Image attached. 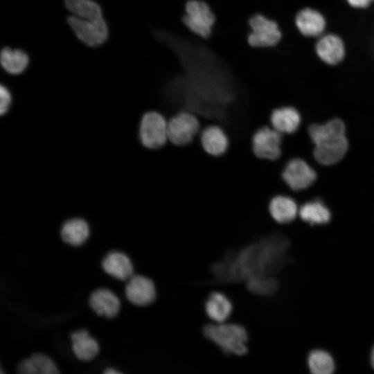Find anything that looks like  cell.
<instances>
[{
    "label": "cell",
    "instance_id": "cell-19",
    "mask_svg": "<svg viewBox=\"0 0 374 374\" xmlns=\"http://www.w3.org/2000/svg\"><path fill=\"white\" fill-rule=\"evenodd\" d=\"M105 272L122 280L132 276L133 267L129 258L124 253L114 251L108 253L102 262Z\"/></svg>",
    "mask_w": 374,
    "mask_h": 374
},
{
    "label": "cell",
    "instance_id": "cell-27",
    "mask_svg": "<svg viewBox=\"0 0 374 374\" xmlns=\"http://www.w3.org/2000/svg\"><path fill=\"white\" fill-rule=\"evenodd\" d=\"M30 359L35 364L39 373H59V371L54 362L48 356L41 353H35L31 355Z\"/></svg>",
    "mask_w": 374,
    "mask_h": 374
},
{
    "label": "cell",
    "instance_id": "cell-29",
    "mask_svg": "<svg viewBox=\"0 0 374 374\" xmlns=\"http://www.w3.org/2000/svg\"><path fill=\"white\" fill-rule=\"evenodd\" d=\"M17 372L22 374H37L39 373L35 364L31 359L22 360L17 366Z\"/></svg>",
    "mask_w": 374,
    "mask_h": 374
},
{
    "label": "cell",
    "instance_id": "cell-6",
    "mask_svg": "<svg viewBox=\"0 0 374 374\" xmlns=\"http://www.w3.org/2000/svg\"><path fill=\"white\" fill-rule=\"evenodd\" d=\"M283 134L271 125H262L251 136L252 151L258 159L276 161L283 153Z\"/></svg>",
    "mask_w": 374,
    "mask_h": 374
},
{
    "label": "cell",
    "instance_id": "cell-22",
    "mask_svg": "<svg viewBox=\"0 0 374 374\" xmlns=\"http://www.w3.org/2000/svg\"><path fill=\"white\" fill-rule=\"evenodd\" d=\"M307 367L312 374H332L337 371L333 355L323 348L311 350L307 356Z\"/></svg>",
    "mask_w": 374,
    "mask_h": 374
},
{
    "label": "cell",
    "instance_id": "cell-10",
    "mask_svg": "<svg viewBox=\"0 0 374 374\" xmlns=\"http://www.w3.org/2000/svg\"><path fill=\"white\" fill-rule=\"evenodd\" d=\"M281 178L293 190H301L311 186L317 178L315 171L304 160L290 159L284 166Z\"/></svg>",
    "mask_w": 374,
    "mask_h": 374
},
{
    "label": "cell",
    "instance_id": "cell-21",
    "mask_svg": "<svg viewBox=\"0 0 374 374\" xmlns=\"http://www.w3.org/2000/svg\"><path fill=\"white\" fill-rule=\"evenodd\" d=\"M0 61L1 66L7 73L19 75L28 68L30 60L24 50L5 46L1 51Z\"/></svg>",
    "mask_w": 374,
    "mask_h": 374
},
{
    "label": "cell",
    "instance_id": "cell-31",
    "mask_svg": "<svg viewBox=\"0 0 374 374\" xmlns=\"http://www.w3.org/2000/svg\"><path fill=\"white\" fill-rule=\"evenodd\" d=\"M369 363L371 370L374 371V345L372 346L370 351Z\"/></svg>",
    "mask_w": 374,
    "mask_h": 374
},
{
    "label": "cell",
    "instance_id": "cell-8",
    "mask_svg": "<svg viewBox=\"0 0 374 374\" xmlns=\"http://www.w3.org/2000/svg\"><path fill=\"white\" fill-rule=\"evenodd\" d=\"M66 21L77 38L87 46H99L109 37L107 22L96 24L74 15L69 16Z\"/></svg>",
    "mask_w": 374,
    "mask_h": 374
},
{
    "label": "cell",
    "instance_id": "cell-32",
    "mask_svg": "<svg viewBox=\"0 0 374 374\" xmlns=\"http://www.w3.org/2000/svg\"><path fill=\"white\" fill-rule=\"evenodd\" d=\"M104 373H106V374H118V373H121V372L114 369V368H108L107 369L105 370L104 371Z\"/></svg>",
    "mask_w": 374,
    "mask_h": 374
},
{
    "label": "cell",
    "instance_id": "cell-16",
    "mask_svg": "<svg viewBox=\"0 0 374 374\" xmlns=\"http://www.w3.org/2000/svg\"><path fill=\"white\" fill-rule=\"evenodd\" d=\"M268 211L272 220L280 224L293 222L299 214L296 202L285 195H274L269 200Z\"/></svg>",
    "mask_w": 374,
    "mask_h": 374
},
{
    "label": "cell",
    "instance_id": "cell-2",
    "mask_svg": "<svg viewBox=\"0 0 374 374\" xmlns=\"http://www.w3.org/2000/svg\"><path fill=\"white\" fill-rule=\"evenodd\" d=\"M308 132L314 144V158L319 163L333 165L346 154L348 143L341 120L335 118L324 124L312 125Z\"/></svg>",
    "mask_w": 374,
    "mask_h": 374
},
{
    "label": "cell",
    "instance_id": "cell-26",
    "mask_svg": "<svg viewBox=\"0 0 374 374\" xmlns=\"http://www.w3.org/2000/svg\"><path fill=\"white\" fill-rule=\"evenodd\" d=\"M247 288L251 293L268 296L275 294L279 287L278 280L273 276H256L246 281Z\"/></svg>",
    "mask_w": 374,
    "mask_h": 374
},
{
    "label": "cell",
    "instance_id": "cell-1",
    "mask_svg": "<svg viewBox=\"0 0 374 374\" xmlns=\"http://www.w3.org/2000/svg\"><path fill=\"white\" fill-rule=\"evenodd\" d=\"M290 242L276 233L249 245L237 256L214 267L215 274L231 281H247L256 276H273L290 262Z\"/></svg>",
    "mask_w": 374,
    "mask_h": 374
},
{
    "label": "cell",
    "instance_id": "cell-12",
    "mask_svg": "<svg viewBox=\"0 0 374 374\" xmlns=\"http://www.w3.org/2000/svg\"><path fill=\"white\" fill-rule=\"evenodd\" d=\"M315 52L323 63L334 66L339 64L344 59L346 46L340 36L328 33L320 36L315 44Z\"/></svg>",
    "mask_w": 374,
    "mask_h": 374
},
{
    "label": "cell",
    "instance_id": "cell-3",
    "mask_svg": "<svg viewBox=\"0 0 374 374\" xmlns=\"http://www.w3.org/2000/svg\"><path fill=\"white\" fill-rule=\"evenodd\" d=\"M203 334L226 355L243 356L248 353V333L242 326L226 322L211 323L204 327Z\"/></svg>",
    "mask_w": 374,
    "mask_h": 374
},
{
    "label": "cell",
    "instance_id": "cell-14",
    "mask_svg": "<svg viewBox=\"0 0 374 374\" xmlns=\"http://www.w3.org/2000/svg\"><path fill=\"white\" fill-rule=\"evenodd\" d=\"M294 21L301 34L308 37L321 36L326 28V20L323 15L310 7L301 9L296 13Z\"/></svg>",
    "mask_w": 374,
    "mask_h": 374
},
{
    "label": "cell",
    "instance_id": "cell-4",
    "mask_svg": "<svg viewBox=\"0 0 374 374\" xmlns=\"http://www.w3.org/2000/svg\"><path fill=\"white\" fill-rule=\"evenodd\" d=\"M202 128L201 120L193 112L179 110L168 118V142L177 146L193 143Z\"/></svg>",
    "mask_w": 374,
    "mask_h": 374
},
{
    "label": "cell",
    "instance_id": "cell-15",
    "mask_svg": "<svg viewBox=\"0 0 374 374\" xmlns=\"http://www.w3.org/2000/svg\"><path fill=\"white\" fill-rule=\"evenodd\" d=\"M301 115L291 106L273 109L269 115V125L281 134H293L301 124Z\"/></svg>",
    "mask_w": 374,
    "mask_h": 374
},
{
    "label": "cell",
    "instance_id": "cell-25",
    "mask_svg": "<svg viewBox=\"0 0 374 374\" xmlns=\"http://www.w3.org/2000/svg\"><path fill=\"white\" fill-rule=\"evenodd\" d=\"M87 223L82 219H73L64 224L61 231L62 240L73 246L82 245L89 236Z\"/></svg>",
    "mask_w": 374,
    "mask_h": 374
},
{
    "label": "cell",
    "instance_id": "cell-28",
    "mask_svg": "<svg viewBox=\"0 0 374 374\" xmlns=\"http://www.w3.org/2000/svg\"><path fill=\"white\" fill-rule=\"evenodd\" d=\"M0 96H1V105H0V113L1 115L5 114L11 103V95L8 89L1 84L0 88Z\"/></svg>",
    "mask_w": 374,
    "mask_h": 374
},
{
    "label": "cell",
    "instance_id": "cell-11",
    "mask_svg": "<svg viewBox=\"0 0 374 374\" xmlns=\"http://www.w3.org/2000/svg\"><path fill=\"white\" fill-rule=\"evenodd\" d=\"M198 139L203 150L213 157L224 154L230 145L227 132L218 123H209L203 126Z\"/></svg>",
    "mask_w": 374,
    "mask_h": 374
},
{
    "label": "cell",
    "instance_id": "cell-18",
    "mask_svg": "<svg viewBox=\"0 0 374 374\" xmlns=\"http://www.w3.org/2000/svg\"><path fill=\"white\" fill-rule=\"evenodd\" d=\"M89 303L98 315H104L107 318L114 317L120 309L118 297L107 289H98L93 292Z\"/></svg>",
    "mask_w": 374,
    "mask_h": 374
},
{
    "label": "cell",
    "instance_id": "cell-17",
    "mask_svg": "<svg viewBox=\"0 0 374 374\" xmlns=\"http://www.w3.org/2000/svg\"><path fill=\"white\" fill-rule=\"evenodd\" d=\"M233 304L224 294L216 292L211 293L204 305L205 313L214 323H224L233 312Z\"/></svg>",
    "mask_w": 374,
    "mask_h": 374
},
{
    "label": "cell",
    "instance_id": "cell-7",
    "mask_svg": "<svg viewBox=\"0 0 374 374\" xmlns=\"http://www.w3.org/2000/svg\"><path fill=\"white\" fill-rule=\"evenodd\" d=\"M185 10V25L196 35L208 37L215 21L210 7L203 1L191 0L186 3Z\"/></svg>",
    "mask_w": 374,
    "mask_h": 374
},
{
    "label": "cell",
    "instance_id": "cell-13",
    "mask_svg": "<svg viewBox=\"0 0 374 374\" xmlns=\"http://www.w3.org/2000/svg\"><path fill=\"white\" fill-rule=\"evenodd\" d=\"M127 299L136 305L145 306L156 299V289L152 280L141 275L132 276L125 287Z\"/></svg>",
    "mask_w": 374,
    "mask_h": 374
},
{
    "label": "cell",
    "instance_id": "cell-23",
    "mask_svg": "<svg viewBox=\"0 0 374 374\" xmlns=\"http://www.w3.org/2000/svg\"><path fill=\"white\" fill-rule=\"evenodd\" d=\"M301 219L310 225H323L331 220L328 208L320 200H313L303 204L299 210Z\"/></svg>",
    "mask_w": 374,
    "mask_h": 374
},
{
    "label": "cell",
    "instance_id": "cell-5",
    "mask_svg": "<svg viewBox=\"0 0 374 374\" xmlns=\"http://www.w3.org/2000/svg\"><path fill=\"white\" fill-rule=\"evenodd\" d=\"M139 139L148 150H156L163 147L168 142V118L155 110L145 112L140 122Z\"/></svg>",
    "mask_w": 374,
    "mask_h": 374
},
{
    "label": "cell",
    "instance_id": "cell-20",
    "mask_svg": "<svg viewBox=\"0 0 374 374\" xmlns=\"http://www.w3.org/2000/svg\"><path fill=\"white\" fill-rule=\"evenodd\" d=\"M64 3L74 15L96 24L106 22L100 6L93 0H64Z\"/></svg>",
    "mask_w": 374,
    "mask_h": 374
},
{
    "label": "cell",
    "instance_id": "cell-9",
    "mask_svg": "<svg viewBox=\"0 0 374 374\" xmlns=\"http://www.w3.org/2000/svg\"><path fill=\"white\" fill-rule=\"evenodd\" d=\"M251 32L248 36L249 44L255 47H269L276 45L282 33L276 21L262 15H256L249 19Z\"/></svg>",
    "mask_w": 374,
    "mask_h": 374
},
{
    "label": "cell",
    "instance_id": "cell-30",
    "mask_svg": "<svg viewBox=\"0 0 374 374\" xmlns=\"http://www.w3.org/2000/svg\"><path fill=\"white\" fill-rule=\"evenodd\" d=\"M348 4L357 9H364L368 8L374 0H346Z\"/></svg>",
    "mask_w": 374,
    "mask_h": 374
},
{
    "label": "cell",
    "instance_id": "cell-24",
    "mask_svg": "<svg viewBox=\"0 0 374 374\" xmlns=\"http://www.w3.org/2000/svg\"><path fill=\"white\" fill-rule=\"evenodd\" d=\"M73 350L76 357L82 361H90L98 353V344L95 339L90 337L85 330L75 332L71 334Z\"/></svg>",
    "mask_w": 374,
    "mask_h": 374
}]
</instances>
